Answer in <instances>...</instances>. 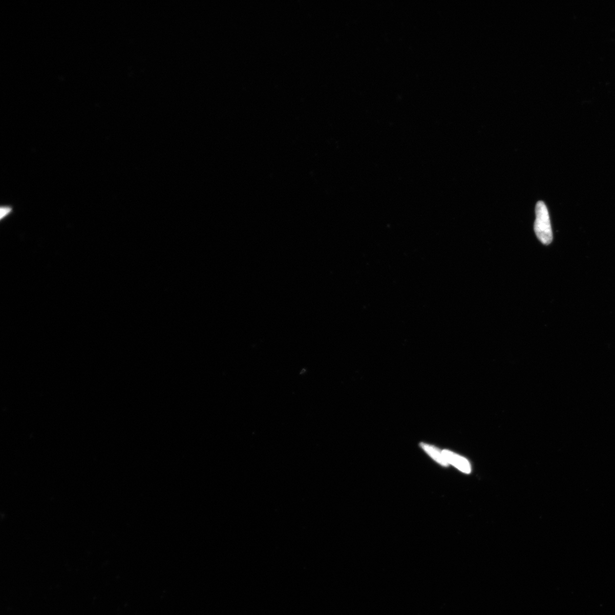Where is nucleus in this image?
Segmentation results:
<instances>
[{
  "label": "nucleus",
  "instance_id": "20e7f679",
  "mask_svg": "<svg viewBox=\"0 0 615 615\" xmlns=\"http://www.w3.org/2000/svg\"><path fill=\"white\" fill-rule=\"evenodd\" d=\"M11 211V209L9 207H4L1 209V218L6 217Z\"/></svg>",
  "mask_w": 615,
  "mask_h": 615
},
{
  "label": "nucleus",
  "instance_id": "7ed1b4c3",
  "mask_svg": "<svg viewBox=\"0 0 615 615\" xmlns=\"http://www.w3.org/2000/svg\"><path fill=\"white\" fill-rule=\"evenodd\" d=\"M421 447H422L427 453H428L432 457H433L434 460H435L436 461H438L441 465L444 466L448 465V462H447V461L445 459L443 455L441 454L440 452L438 450L435 449L434 447L424 443L421 444Z\"/></svg>",
  "mask_w": 615,
  "mask_h": 615
},
{
  "label": "nucleus",
  "instance_id": "f257e3e1",
  "mask_svg": "<svg viewBox=\"0 0 615 615\" xmlns=\"http://www.w3.org/2000/svg\"><path fill=\"white\" fill-rule=\"evenodd\" d=\"M536 219L535 231L537 238L544 245H548L553 241V232L549 214L547 207L542 201L537 202L536 207Z\"/></svg>",
  "mask_w": 615,
  "mask_h": 615
},
{
  "label": "nucleus",
  "instance_id": "f03ea898",
  "mask_svg": "<svg viewBox=\"0 0 615 615\" xmlns=\"http://www.w3.org/2000/svg\"><path fill=\"white\" fill-rule=\"evenodd\" d=\"M443 455L447 461L450 462V463L458 468L460 470L467 473V474H469L471 472V467L469 462L465 459L449 451H444Z\"/></svg>",
  "mask_w": 615,
  "mask_h": 615
}]
</instances>
